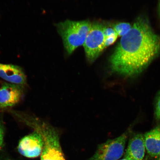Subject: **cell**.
<instances>
[{
    "label": "cell",
    "mask_w": 160,
    "mask_h": 160,
    "mask_svg": "<svg viewBox=\"0 0 160 160\" xmlns=\"http://www.w3.org/2000/svg\"><path fill=\"white\" fill-rule=\"evenodd\" d=\"M4 127L3 122L0 120V150L2 147L4 137Z\"/></svg>",
    "instance_id": "15"
},
{
    "label": "cell",
    "mask_w": 160,
    "mask_h": 160,
    "mask_svg": "<svg viewBox=\"0 0 160 160\" xmlns=\"http://www.w3.org/2000/svg\"><path fill=\"white\" fill-rule=\"evenodd\" d=\"M155 117L157 120H160V93L156 103Z\"/></svg>",
    "instance_id": "14"
},
{
    "label": "cell",
    "mask_w": 160,
    "mask_h": 160,
    "mask_svg": "<svg viewBox=\"0 0 160 160\" xmlns=\"http://www.w3.org/2000/svg\"><path fill=\"white\" fill-rule=\"evenodd\" d=\"M103 27L100 23L92 24L91 29L83 43L86 57L90 63L95 61L105 48Z\"/></svg>",
    "instance_id": "5"
},
{
    "label": "cell",
    "mask_w": 160,
    "mask_h": 160,
    "mask_svg": "<svg viewBox=\"0 0 160 160\" xmlns=\"http://www.w3.org/2000/svg\"><path fill=\"white\" fill-rule=\"evenodd\" d=\"M21 85L5 83L0 88V109L12 107L19 102L22 95Z\"/></svg>",
    "instance_id": "7"
},
{
    "label": "cell",
    "mask_w": 160,
    "mask_h": 160,
    "mask_svg": "<svg viewBox=\"0 0 160 160\" xmlns=\"http://www.w3.org/2000/svg\"><path fill=\"white\" fill-rule=\"evenodd\" d=\"M44 142L42 136L37 131L25 136L19 142L18 147L19 152L24 157L35 158L41 155Z\"/></svg>",
    "instance_id": "6"
},
{
    "label": "cell",
    "mask_w": 160,
    "mask_h": 160,
    "mask_svg": "<svg viewBox=\"0 0 160 160\" xmlns=\"http://www.w3.org/2000/svg\"><path fill=\"white\" fill-rule=\"evenodd\" d=\"M18 118L42 137L44 145L41 160H66L60 144L59 132L55 128L33 116L20 114Z\"/></svg>",
    "instance_id": "2"
},
{
    "label": "cell",
    "mask_w": 160,
    "mask_h": 160,
    "mask_svg": "<svg viewBox=\"0 0 160 160\" xmlns=\"http://www.w3.org/2000/svg\"><path fill=\"white\" fill-rule=\"evenodd\" d=\"M92 26L91 22L86 21L67 20L58 24V31L68 54H71L78 47L83 44Z\"/></svg>",
    "instance_id": "3"
},
{
    "label": "cell",
    "mask_w": 160,
    "mask_h": 160,
    "mask_svg": "<svg viewBox=\"0 0 160 160\" xmlns=\"http://www.w3.org/2000/svg\"><path fill=\"white\" fill-rule=\"evenodd\" d=\"M132 27L129 23L125 22L115 23L112 26L118 36L122 37L127 34L131 31Z\"/></svg>",
    "instance_id": "11"
},
{
    "label": "cell",
    "mask_w": 160,
    "mask_h": 160,
    "mask_svg": "<svg viewBox=\"0 0 160 160\" xmlns=\"http://www.w3.org/2000/svg\"><path fill=\"white\" fill-rule=\"evenodd\" d=\"M145 150L144 135L135 134L129 140L124 158L129 160H143Z\"/></svg>",
    "instance_id": "8"
},
{
    "label": "cell",
    "mask_w": 160,
    "mask_h": 160,
    "mask_svg": "<svg viewBox=\"0 0 160 160\" xmlns=\"http://www.w3.org/2000/svg\"><path fill=\"white\" fill-rule=\"evenodd\" d=\"M129 134V131H127L116 138L101 144L88 160H119L124 153Z\"/></svg>",
    "instance_id": "4"
},
{
    "label": "cell",
    "mask_w": 160,
    "mask_h": 160,
    "mask_svg": "<svg viewBox=\"0 0 160 160\" xmlns=\"http://www.w3.org/2000/svg\"><path fill=\"white\" fill-rule=\"evenodd\" d=\"M159 17L160 18V0H159Z\"/></svg>",
    "instance_id": "17"
},
{
    "label": "cell",
    "mask_w": 160,
    "mask_h": 160,
    "mask_svg": "<svg viewBox=\"0 0 160 160\" xmlns=\"http://www.w3.org/2000/svg\"><path fill=\"white\" fill-rule=\"evenodd\" d=\"M160 53V37L147 18L140 16L110 57V68L117 74L133 77L142 72Z\"/></svg>",
    "instance_id": "1"
},
{
    "label": "cell",
    "mask_w": 160,
    "mask_h": 160,
    "mask_svg": "<svg viewBox=\"0 0 160 160\" xmlns=\"http://www.w3.org/2000/svg\"><path fill=\"white\" fill-rule=\"evenodd\" d=\"M0 77L11 83L19 85L26 83L24 73L19 66L0 63Z\"/></svg>",
    "instance_id": "9"
},
{
    "label": "cell",
    "mask_w": 160,
    "mask_h": 160,
    "mask_svg": "<svg viewBox=\"0 0 160 160\" xmlns=\"http://www.w3.org/2000/svg\"><path fill=\"white\" fill-rule=\"evenodd\" d=\"M103 33L105 37L117 35L113 28L106 27L105 26L103 28Z\"/></svg>",
    "instance_id": "13"
},
{
    "label": "cell",
    "mask_w": 160,
    "mask_h": 160,
    "mask_svg": "<svg viewBox=\"0 0 160 160\" xmlns=\"http://www.w3.org/2000/svg\"><path fill=\"white\" fill-rule=\"evenodd\" d=\"M158 160H160V151L158 157Z\"/></svg>",
    "instance_id": "18"
},
{
    "label": "cell",
    "mask_w": 160,
    "mask_h": 160,
    "mask_svg": "<svg viewBox=\"0 0 160 160\" xmlns=\"http://www.w3.org/2000/svg\"><path fill=\"white\" fill-rule=\"evenodd\" d=\"M118 37L117 35L110 36V37H105L104 46L105 48L112 45L117 39Z\"/></svg>",
    "instance_id": "12"
},
{
    "label": "cell",
    "mask_w": 160,
    "mask_h": 160,
    "mask_svg": "<svg viewBox=\"0 0 160 160\" xmlns=\"http://www.w3.org/2000/svg\"><path fill=\"white\" fill-rule=\"evenodd\" d=\"M144 137L148 154L151 157L157 159L160 151V125L147 132Z\"/></svg>",
    "instance_id": "10"
},
{
    "label": "cell",
    "mask_w": 160,
    "mask_h": 160,
    "mask_svg": "<svg viewBox=\"0 0 160 160\" xmlns=\"http://www.w3.org/2000/svg\"><path fill=\"white\" fill-rule=\"evenodd\" d=\"M119 160H129V159H128L126 158H124L123 159H120ZM143 160H148L147 158H145Z\"/></svg>",
    "instance_id": "16"
}]
</instances>
